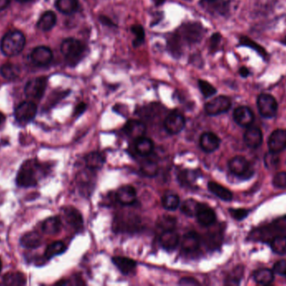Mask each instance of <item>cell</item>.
Instances as JSON below:
<instances>
[{
  "mask_svg": "<svg viewBox=\"0 0 286 286\" xmlns=\"http://www.w3.org/2000/svg\"><path fill=\"white\" fill-rule=\"evenodd\" d=\"M85 46L82 42L75 38H67L62 42L60 51L64 59L71 67L80 63L85 53Z\"/></svg>",
  "mask_w": 286,
  "mask_h": 286,
  "instance_id": "1",
  "label": "cell"
},
{
  "mask_svg": "<svg viewBox=\"0 0 286 286\" xmlns=\"http://www.w3.org/2000/svg\"><path fill=\"white\" fill-rule=\"evenodd\" d=\"M26 37L18 30L6 33L1 42V51L7 56H14L20 53L26 46Z\"/></svg>",
  "mask_w": 286,
  "mask_h": 286,
  "instance_id": "2",
  "label": "cell"
},
{
  "mask_svg": "<svg viewBox=\"0 0 286 286\" xmlns=\"http://www.w3.org/2000/svg\"><path fill=\"white\" fill-rule=\"evenodd\" d=\"M37 168L38 165L36 160L30 159L25 162L18 170L17 175L16 183L18 187H30L36 186L38 183Z\"/></svg>",
  "mask_w": 286,
  "mask_h": 286,
  "instance_id": "3",
  "label": "cell"
},
{
  "mask_svg": "<svg viewBox=\"0 0 286 286\" xmlns=\"http://www.w3.org/2000/svg\"><path fill=\"white\" fill-rule=\"evenodd\" d=\"M179 34L182 39L188 44H196L204 36V27L197 22L185 24L179 29Z\"/></svg>",
  "mask_w": 286,
  "mask_h": 286,
  "instance_id": "4",
  "label": "cell"
},
{
  "mask_svg": "<svg viewBox=\"0 0 286 286\" xmlns=\"http://www.w3.org/2000/svg\"><path fill=\"white\" fill-rule=\"evenodd\" d=\"M229 168L234 175L244 179L251 177L254 174V170L252 168L250 162L248 161L245 157L240 155L234 157L229 160Z\"/></svg>",
  "mask_w": 286,
  "mask_h": 286,
  "instance_id": "5",
  "label": "cell"
},
{
  "mask_svg": "<svg viewBox=\"0 0 286 286\" xmlns=\"http://www.w3.org/2000/svg\"><path fill=\"white\" fill-rule=\"evenodd\" d=\"M46 87H47V78L46 76L35 77L26 83L25 93L26 97L31 99H40L45 94Z\"/></svg>",
  "mask_w": 286,
  "mask_h": 286,
  "instance_id": "6",
  "label": "cell"
},
{
  "mask_svg": "<svg viewBox=\"0 0 286 286\" xmlns=\"http://www.w3.org/2000/svg\"><path fill=\"white\" fill-rule=\"evenodd\" d=\"M257 105L259 113L263 118H273L277 113V101L271 95L265 93L259 95L257 100Z\"/></svg>",
  "mask_w": 286,
  "mask_h": 286,
  "instance_id": "7",
  "label": "cell"
},
{
  "mask_svg": "<svg viewBox=\"0 0 286 286\" xmlns=\"http://www.w3.org/2000/svg\"><path fill=\"white\" fill-rule=\"evenodd\" d=\"M230 108H231V100L226 96H218L208 101L205 104L204 109L208 115L216 116L226 113Z\"/></svg>",
  "mask_w": 286,
  "mask_h": 286,
  "instance_id": "8",
  "label": "cell"
},
{
  "mask_svg": "<svg viewBox=\"0 0 286 286\" xmlns=\"http://www.w3.org/2000/svg\"><path fill=\"white\" fill-rule=\"evenodd\" d=\"M186 120L179 111H172L164 120V128L170 134H178L184 129Z\"/></svg>",
  "mask_w": 286,
  "mask_h": 286,
  "instance_id": "9",
  "label": "cell"
},
{
  "mask_svg": "<svg viewBox=\"0 0 286 286\" xmlns=\"http://www.w3.org/2000/svg\"><path fill=\"white\" fill-rule=\"evenodd\" d=\"M36 113V104L30 101L21 103L14 111L15 118L20 122H29L32 121L35 118Z\"/></svg>",
  "mask_w": 286,
  "mask_h": 286,
  "instance_id": "10",
  "label": "cell"
},
{
  "mask_svg": "<svg viewBox=\"0 0 286 286\" xmlns=\"http://www.w3.org/2000/svg\"><path fill=\"white\" fill-rule=\"evenodd\" d=\"M30 57L37 67H46L52 60V51L47 46H37L30 54Z\"/></svg>",
  "mask_w": 286,
  "mask_h": 286,
  "instance_id": "11",
  "label": "cell"
},
{
  "mask_svg": "<svg viewBox=\"0 0 286 286\" xmlns=\"http://www.w3.org/2000/svg\"><path fill=\"white\" fill-rule=\"evenodd\" d=\"M270 152L279 153L286 149L285 129H276L273 132L268 141Z\"/></svg>",
  "mask_w": 286,
  "mask_h": 286,
  "instance_id": "12",
  "label": "cell"
},
{
  "mask_svg": "<svg viewBox=\"0 0 286 286\" xmlns=\"http://www.w3.org/2000/svg\"><path fill=\"white\" fill-rule=\"evenodd\" d=\"M117 200L123 206H130L137 201V191L130 185H125L117 190L116 194Z\"/></svg>",
  "mask_w": 286,
  "mask_h": 286,
  "instance_id": "13",
  "label": "cell"
},
{
  "mask_svg": "<svg viewBox=\"0 0 286 286\" xmlns=\"http://www.w3.org/2000/svg\"><path fill=\"white\" fill-rule=\"evenodd\" d=\"M147 128L146 125L139 120L130 119L126 122L123 131L130 138L138 139L140 137L144 136Z\"/></svg>",
  "mask_w": 286,
  "mask_h": 286,
  "instance_id": "14",
  "label": "cell"
},
{
  "mask_svg": "<svg viewBox=\"0 0 286 286\" xmlns=\"http://www.w3.org/2000/svg\"><path fill=\"white\" fill-rule=\"evenodd\" d=\"M234 119L242 127H250L254 120V113L248 107H238L234 110Z\"/></svg>",
  "mask_w": 286,
  "mask_h": 286,
  "instance_id": "15",
  "label": "cell"
},
{
  "mask_svg": "<svg viewBox=\"0 0 286 286\" xmlns=\"http://www.w3.org/2000/svg\"><path fill=\"white\" fill-rule=\"evenodd\" d=\"M197 221L201 224L202 226L208 227L213 225L216 221L215 212L208 207L206 204L200 203V208L197 209L196 214Z\"/></svg>",
  "mask_w": 286,
  "mask_h": 286,
  "instance_id": "16",
  "label": "cell"
},
{
  "mask_svg": "<svg viewBox=\"0 0 286 286\" xmlns=\"http://www.w3.org/2000/svg\"><path fill=\"white\" fill-rule=\"evenodd\" d=\"M220 138L212 132H206L200 137V144L202 150L206 153H212L218 149L220 146Z\"/></svg>",
  "mask_w": 286,
  "mask_h": 286,
  "instance_id": "17",
  "label": "cell"
},
{
  "mask_svg": "<svg viewBox=\"0 0 286 286\" xmlns=\"http://www.w3.org/2000/svg\"><path fill=\"white\" fill-rule=\"evenodd\" d=\"M161 245L163 249L167 251H171L176 249L180 242V236L177 233L175 229L172 230H167L163 232L160 236Z\"/></svg>",
  "mask_w": 286,
  "mask_h": 286,
  "instance_id": "18",
  "label": "cell"
},
{
  "mask_svg": "<svg viewBox=\"0 0 286 286\" xmlns=\"http://www.w3.org/2000/svg\"><path fill=\"white\" fill-rule=\"evenodd\" d=\"M63 214L64 219L67 223L71 225L76 230H80L82 229L83 218L77 209L73 207H65L63 208Z\"/></svg>",
  "mask_w": 286,
  "mask_h": 286,
  "instance_id": "19",
  "label": "cell"
},
{
  "mask_svg": "<svg viewBox=\"0 0 286 286\" xmlns=\"http://www.w3.org/2000/svg\"><path fill=\"white\" fill-rule=\"evenodd\" d=\"M200 243L201 238L200 234L195 231H191L183 236L182 249L186 252L196 251L197 249H200Z\"/></svg>",
  "mask_w": 286,
  "mask_h": 286,
  "instance_id": "20",
  "label": "cell"
},
{
  "mask_svg": "<svg viewBox=\"0 0 286 286\" xmlns=\"http://www.w3.org/2000/svg\"><path fill=\"white\" fill-rule=\"evenodd\" d=\"M245 142L252 149H256L263 142V134L260 129L257 127H251L246 130L245 134Z\"/></svg>",
  "mask_w": 286,
  "mask_h": 286,
  "instance_id": "21",
  "label": "cell"
},
{
  "mask_svg": "<svg viewBox=\"0 0 286 286\" xmlns=\"http://www.w3.org/2000/svg\"><path fill=\"white\" fill-rule=\"evenodd\" d=\"M113 263L117 266V269L123 274L129 275L137 268V263L135 260L126 257L116 256L113 258Z\"/></svg>",
  "mask_w": 286,
  "mask_h": 286,
  "instance_id": "22",
  "label": "cell"
},
{
  "mask_svg": "<svg viewBox=\"0 0 286 286\" xmlns=\"http://www.w3.org/2000/svg\"><path fill=\"white\" fill-rule=\"evenodd\" d=\"M135 149L138 155L148 156L153 151V141L147 137H140L138 139H136Z\"/></svg>",
  "mask_w": 286,
  "mask_h": 286,
  "instance_id": "23",
  "label": "cell"
},
{
  "mask_svg": "<svg viewBox=\"0 0 286 286\" xmlns=\"http://www.w3.org/2000/svg\"><path fill=\"white\" fill-rule=\"evenodd\" d=\"M209 192L215 195L218 198L223 201H229L233 199V194L226 187H223L222 185L214 181H209L208 184Z\"/></svg>",
  "mask_w": 286,
  "mask_h": 286,
  "instance_id": "24",
  "label": "cell"
},
{
  "mask_svg": "<svg viewBox=\"0 0 286 286\" xmlns=\"http://www.w3.org/2000/svg\"><path fill=\"white\" fill-rule=\"evenodd\" d=\"M85 165L90 170H98L103 166L105 161V155L98 151H93L85 157Z\"/></svg>",
  "mask_w": 286,
  "mask_h": 286,
  "instance_id": "25",
  "label": "cell"
},
{
  "mask_svg": "<svg viewBox=\"0 0 286 286\" xmlns=\"http://www.w3.org/2000/svg\"><path fill=\"white\" fill-rule=\"evenodd\" d=\"M56 9L64 14H72L76 13L80 7L78 0H56Z\"/></svg>",
  "mask_w": 286,
  "mask_h": 286,
  "instance_id": "26",
  "label": "cell"
},
{
  "mask_svg": "<svg viewBox=\"0 0 286 286\" xmlns=\"http://www.w3.org/2000/svg\"><path fill=\"white\" fill-rule=\"evenodd\" d=\"M56 21H57V18L54 12H45L41 17L39 18V21L37 23V27L43 31H49V30H52L54 26H55Z\"/></svg>",
  "mask_w": 286,
  "mask_h": 286,
  "instance_id": "27",
  "label": "cell"
},
{
  "mask_svg": "<svg viewBox=\"0 0 286 286\" xmlns=\"http://www.w3.org/2000/svg\"><path fill=\"white\" fill-rule=\"evenodd\" d=\"M62 222L60 217L55 216V217H49L42 224V230L46 234H56L60 232L61 229Z\"/></svg>",
  "mask_w": 286,
  "mask_h": 286,
  "instance_id": "28",
  "label": "cell"
},
{
  "mask_svg": "<svg viewBox=\"0 0 286 286\" xmlns=\"http://www.w3.org/2000/svg\"><path fill=\"white\" fill-rule=\"evenodd\" d=\"M182 40L183 39L179 32L171 35L167 40V48H168L170 53L172 54L174 57L179 58L181 56L182 52H183Z\"/></svg>",
  "mask_w": 286,
  "mask_h": 286,
  "instance_id": "29",
  "label": "cell"
},
{
  "mask_svg": "<svg viewBox=\"0 0 286 286\" xmlns=\"http://www.w3.org/2000/svg\"><path fill=\"white\" fill-rule=\"evenodd\" d=\"M20 244L26 249H36L41 244V238L36 232H30L21 238Z\"/></svg>",
  "mask_w": 286,
  "mask_h": 286,
  "instance_id": "30",
  "label": "cell"
},
{
  "mask_svg": "<svg viewBox=\"0 0 286 286\" xmlns=\"http://www.w3.org/2000/svg\"><path fill=\"white\" fill-rule=\"evenodd\" d=\"M254 279L259 284L267 285L271 284L275 279L274 271L269 269H260L254 272Z\"/></svg>",
  "mask_w": 286,
  "mask_h": 286,
  "instance_id": "31",
  "label": "cell"
},
{
  "mask_svg": "<svg viewBox=\"0 0 286 286\" xmlns=\"http://www.w3.org/2000/svg\"><path fill=\"white\" fill-rule=\"evenodd\" d=\"M0 73L5 79L13 80L19 76L20 68L17 65L7 63V64L3 65L1 67Z\"/></svg>",
  "mask_w": 286,
  "mask_h": 286,
  "instance_id": "32",
  "label": "cell"
},
{
  "mask_svg": "<svg viewBox=\"0 0 286 286\" xmlns=\"http://www.w3.org/2000/svg\"><path fill=\"white\" fill-rule=\"evenodd\" d=\"M176 225L177 219L171 215H163L157 220V227L163 232L175 229Z\"/></svg>",
  "mask_w": 286,
  "mask_h": 286,
  "instance_id": "33",
  "label": "cell"
},
{
  "mask_svg": "<svg viewBox=\"0 0 286 286\" xmlns=\"http://www.w3.org/2000/svg\"><path fill=\"white\" fill-rule=\"evenodd\" d=\"M200 203L193 198L186 199L181 206V211L188 217H196Z\"/></svg>",
  "mask_w": 286,
  "mask_h": 286,
  "instance_id": "34",
  "label": "cell"
},
{
  "mask_svg": "<svg viewBox=\"0 0 286 286\" xmlns=\"http://www.w3.org/2000/svg\"><path fill=\"white\" fill-rule=\"evenodd\" d=\"M65 250H67V246L64 245V242L56 241L49 245L45 253V256L47 259H51L54 257L63 254Z\"/></svg>",
  "mask_w": 286,
  "mask_h": 286,
  "instance_id": "35",
  "label": "cell"
},
{
  "mask_svg": "<svg viewBox=\"0 0 286 286\" xmlns=\"http://www.w3.org/2000/svg\"><path fill=\"white\" fill-rule=\"evenodd\" d=\"M162 204L166 210H176L177 208L180 206V198L176 194H165L162 198Z\"/></svg>",
  "mask_w": 286,
  "mask_h": 286,
  "instance_id": "36",
  "label": "cell"
},
{
  "mask_svg": "<svg viewBox=\"0 0 286 286\" xmlns=\"http://www.w3.org/2000/svg\"><path fill=\"white\" fill-rule=\"evenodd\" d=\"M4 284L7 285H25L26 279L23 274L19 272L8 273L4 276Z\"/></svg>",
  "mask_w": 286,
  "mask_h": 286,
  "instance_id": "37",
  "label": "cell"
},
{
  "mask_svg": "<svg viewBox=\"0 0 286 286\" xmlns=\"http://www.w3.org/2000/svg\"><path fill=\"white\" fill-rule=\"evenodd\" d=\"M158 163L153 159H147L141 166V172L147 177H154L158 173Z\"/></svg>",
  "mask_w": 286,
  "mask_h": 286,
  "instance_id": "38",
  "label": "cell"
},
{
  "mask_svg": "<svg viewBox=\"0 0 286 286\" xmlns=\"http://www.w3.org/2000/svg\"><path fill=\"white\" fill-rule=\"evenodd\" d=\"M239 45H240V46H247V47L253 49V50L258 52V53H259L262 57L265 58V59L268 57V53H267V51L263 49V47H262L260 45L258 44L256 42H254L253 39H250L249 37H240V39H239Z\"/></svg>",
  "mask_w": 286,
  "mask_h": 286,
  "instance_id": "39",
  "label": "cell"
},
{
  "mask_svg": "<svg viewBox=\"0 0 286 286\" xmlns=\"http://www.w3.org/2000/svg\"><path fill=\"white\" fill-rule=\"evenodd\" d=\"M271 249L276 254H286V236L278 235L273 238Z\"/></svg>",
  "mask_w": 286,
  "mask_h": 286,
  "instance_id": "40",
  "label": "cell"
},
{
  "mask_svg": "<svg viewBox=\"0 0 286 286\" xmlns=\"http://www.w3.org/2000/svg\"><path fill=\"white\" fill-rule=\"evenodd\" d=\"M130 30L135 35V39L133 40V46L137 48L138 46H142L145 40L144 28L140 25H134L130 27Z\"/></svg>",
  "mask_w": 286,
  "mask_h": 286,
  "instance_id": "41",
  "label": "cell"
},
{
  "mask_svg": "<svg viewBox=\"0 0 286 286\" xmlns=\"http://www.w3.org/2000/svg\"><path fill=\"white\" fill-rule=\"evenodd\" d=\"M197 171L183 170L179 175V180L182 185H191L197 178Z\"/></svg>",
  "mask_w": 286,
  "mask_h": 286,
  "instance_id": "42",
  "label": "cell"
},
{
  "mask_svg": "<svg viewBox=\"0 0 286 286\" xmlns=\"http://www.w3.org/2000/svg\"><path fill=\"white\" fill-rule=\"evenodd\" d=\"M197 84H199V88H200V92H202V94H203V96H204L205 98L212 97L213 95L216 94V92H217L216 88H214L211 83L205 81V80H201V79H200V80H199V81H197Z\"/></svg>",
  "mask_w": 286,
  "mask_h": 286,
  "instance_id": "43",
  "label": "cell"
},
{
  "mask_svg": "<svg viewBox=\"0 0 286 286\" xmlns=\"http://www.w3.org/2000/svg\"><path fill=\"white\" fill-rule=\"evenodd\" d=\"M279 162V158L278 156V153L270 152V153H267L265 156V163H266L267 168H276Z\"/></svg>",
  "mask_w": 286,
  "mask_h": 286,
  "instance_id": "44",
  "label": "cell"
},
{
  "mask_svg": "<svg viewBox=\"0 0 286 286\" xmlns=\"http://www.w3.org/2000/svg\"><path fill=\"white\" fill-rule=\"evenodd\" d=\"M273 185L278 188H286V172L282 171L279 172L275 175V177L273 178Z\"/></svg>",
  "mask_w": 286,
  "mask_h": 286,
  "instance_id": "45",
  "label": "cell"
},
{
  "mask_svg": "<svg viewBox=\"0 0 286 286\" xmlns=\"http://www.w3.org/2000/svg\"><path fill=\"white\" fill-rule=\"evenodd\" d=\"M270 226V228L277 231L278 233H286V216L275 220Z\"/></svg>",
  "mask_w": 286,
  "mask_h": 286,
  "instance_id": "46",
  "label": "cell"
},
{
  "mask_svg": "<svg viewBox=\"0 0 286 286\" xmlns=\"http://www.w3.org/2000/svg\"><path fill=\"white\" fill-rule=\"evenodd\" d=\"M229 212H230V215H231L232 217H234V219L238 220V221L243 220L249 214V211L246 210V209H243V208L230 209Z\"/></svg>",
  "mask_w": 286,
  "mask_h": 286,
  "instance_id": "47",
  "label": "cell"
},
{
  "mask_svg": "<svg viewBox=\"0 0 286 286\" xmlns=\"http://www.w3.org/2000/svg\"><path fill=\"white\" fill-rule=\"evenodd\" d=\"M274 273L277 275L286 277V260H279L275 263L274 265Z\"/></svg>",
  "mask_w": 286,
  "mask_h": 286,
  "instance_id": "48",
  "label": "cell"
},
{
  "mask_svg": "<svg viewBox=\"0 0 286 286\" xmlns=\"http://www.w3.org/2000/svg\"><path fill=\"white\" fill-rule=\"evenodd\" d=\"M222 36L220 35L219 33H214L210 38V50L212 51H215L217 47L219 46L220 42H221Z\"/></svg>",
  "mask_w": 286,
  "mask_h": 286,
  "instance_id": "49",
  "label": "cell"
},
{
  "mask_svg": "<svg viewBox=\"0 0 286 286\" xmlns=\"http://www.w3.org/2000/svg\"><path fill=\"white\" fill-rule=\"evenodd\" d=\"M180 285H200V282L197 279L191 278V277H184L180 279L179 283Z\"/></svg>",
  "mask_w": 286,
  "mask_h": 286,
  "instance_id": "50",
  "label": "cell"
},
{
  "mask_svg": "<svg viewBox=\"0 0 286 286\" xmlns=\"http://www.w3.org/2000/svg\"><path fill=\"white\" fill-rule=\"evenodd\" d=\"M99 21L102 25L105 26H109V27H116V24L113 22L110 18H108L105 15H101L99 17Z\"/></svg>",
  "mask_w": 286,
  "mask_h": 286,
  "instance_id": "51",
  "label": "cell"
},
{
  "mask_svg": "<svg viewBox=\"0 0 286 286\" xmlns=\"http://www.w3.org/2000/svg\"><path fill=\"white\" fill-rule=\"evenodd\" d=\"M85 110H86V104L85 103H80L76 107V109L74 111V115L76 117H79L82 113H84Z\"/></svg>",
  "mask_w": 286,
  "mask_h": 286,
  "instance_id": "52",
  "label": "cell"
},
{
  "mask_svg": "<svg viewBox=\"0 0 286 286\" xmlns=\"http://www.w3.org/2000/svg\"><path fill=\"white\" fill-rule=\"evenodd\" d=\"M239 74H240V76H243V77H247V76L250 75V70L248 69L247 67H242L240 69H239Z\"/></svg>",
  "mask_w": 286,
  "mask_h": 286,
  "instance_id": "53",
  "label": "cell"
},
{
  "mask_svg": "<svg viewBox=\"0 0 286 286\" xmlns=\"http://www.w3.org/2000/svg\"><path fill=\"white\" fill-rule=\"evenodd\" d=\"M9 0H0V11H2L4 9L9 6Z\"/></svg>",
  "mask_w": 286,
  "mask_h": 286,
  "instance_id": "54",
  "label": "cell"
},
{
  "mask_svg": "<svg viewBox=\"0 0 286 286\" xmlns=\"http://www.w3.org/2000/svg\"><path fill=\"white\" fill-rule=\"evenodd\" d=\"M152 1H153L156 6H161V5H163L166 2V0H152Z\"/></svg>",
  "mask_w": 286,
  "mask_h": 286,
  "instance_id": "55",
  "label": "cell"
},
{
  "mask_svg": "<svg viewBox=\"0 0 286 286\" xmlns=\"http://www.w3.org/2000/svg\"><path fill=\"white\" fill-rule=\"evenodd\" d=\"M5 116L2 113H0V127L2 126L3 124L5 122Z\"/></svg>",
  "mask_w": 286,
  "mask_h": 286,
  "instance_id": "56",
  "label": "cell"
},
{
  "mask_svg": "<svg viewBox=\"0 0 286 286\" xmlns=\"http://www.w3.org/2000/svg\"><path fill=\"white\" fill-rule=\"evenodd\" d=\"M202 2H205V3H213L215 2V1H217V0H201Z\"/></svg>",
  "mask_w": 286,
  "mask_h": 286,
  "instance_id": "57",
  "label": "cell"
},
{
  "mask_svg": "<svg viewBox=\"0 0 286 286\" xmlns=\"http://www.w3.org/2000/svg\"><path fill=\"white\" fill-rule=\"evenodd\" d=\"M17 1H18V2L25 3L29 2V1H30V0H17Z\"/></svg>",
  "mask_w": 286,
  "mask_h": 286,
  "instance_id": "58",
  "label": "cell"
},
{
  "mask_svg": "<svg viewBox=\"0 0 286 286\" xmlns=\"http://www.w3.org/2000/svg\"><path fill=\"white\" fill-rule=\"evenodd\" d=\"M1 270H2V261L0 259V272H1Z\"/></svg>",
  "mask_w": 286,
  "mask_h": 286,
  "instance_id": "59",
  "label": "cell"
},
{
  "mask_svg": "<svg viewBox=\"0 0 286 286\" xmlns=\"http://www.w3.org/2000/svg\"><path fill=\"white\" fill-rule=\"evenodd\" d=\"M282 43H284V45H286V35L284 37V39L282 40Z\"/></svg>",
  "mask_w": 286,
  "mask_h": 286,
  "instance_id": "60",
  "label": "cell"
}]
</instances>
